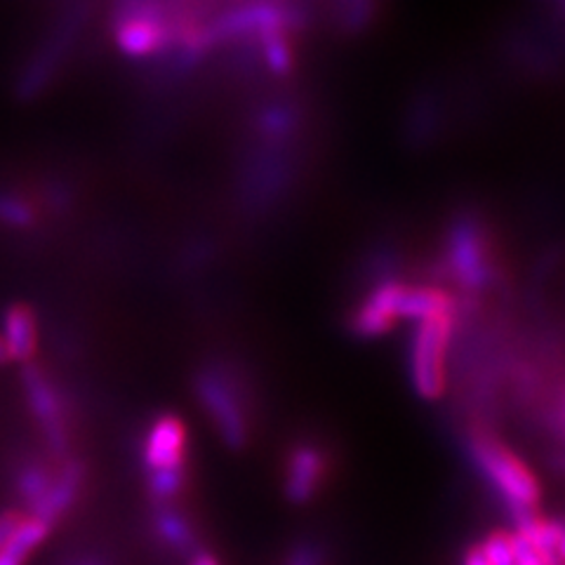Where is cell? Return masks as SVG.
Wrapping results in <instances>:
<instances>
[{"instance_id": "1", "label": "cell", "mask_w": 565, "mask_h": 565, "mask_svg": "<svg viewBox=\"0 0 565 565\" xmlns=\"http://www.w3.org/2000/svg\"><path fill=\"white\" fill-rule=\"evenodd\" d=\"M471 455L490 486L504 498L516 530L533 521L540 504V483L535 473L514 452L492 438H476L471 444Z\"/></svg>"}, {"instance_id": "2", "label": "cell", "mask_w": 565, "mask_h": 565, "mask_svg": "<svg viewBox=\"0 0 565 565\" xmlns=\"http://www.w3.org/2000/svg\"><path fill=\"white\" fill-rule=\"evenodd\" d=\"M452 334V313L419 321L413 334V384L424 398H438L446 388V353Z\"/></svg>"}, {"instance_id": "3", "label": "cell", "mask_w": 565, "mask_h": 565, "mask_svg": "<svg viewBox=\"0 0 565 565\" xmlns=\"http://www.w3.org/2000/svg\"><path fill=\"white\" fill-rule=\"evenodd\" d=\"M196 394L226 446L241 448L247 438V422L236 382L222 367H207L196 380Z\"/></svg>"}, {"instance_id": "4", "label": "cell", "mask_w": 565, "mask_h": 565, "mask_svg": "<svg viewBox=\"0 0 565 565\" xmlns=\"http://www.w3.org/2000/svg\"><path fill=\"white\" fill-rule=\"evenodd\" d=\"M172 39V26L163 6H120L116 17V43L132 57H147Z\"/></svg>"}, {"instance_id": "5", "label": "cell", "mask_w": 565, "mask_h": 565, "mask_svg": "<svg viewBox=\"0 0 565 565\" xmlns=\"http://www.w3.org/2000/svg\"><path fill=\"white\" fill-rule=\"evenodd\" d=\"M448 259L455 278L469 290L486 288L490 280V262L486 250V238L481 226L462 220L452 226L450 245H448Z\"/></svg>"}, {"instance_id": "6", "label": "cell", "mask_w": 565, "mask_h": 565, "mask_svg": "<svg viewBox=\"0 0 565 565\" xmlns=\"http://www.w3.org/2000/svg\"><path fill=\"white\" fill-rule=\"evenodd\" d=\"M24 392L31 405V413L41 422L50 448L55 452L66 450V429H64V413L57 388L45 377L39 365L24 367Z\"/></svg>"}, {"instance_id": "7", "label": "cell", "mask_w": 565, "mask_h": 565, "mask_svg": "<svg viewBox=\"0 0 565 565\" xmlns=\"http://www.w3.org/2000/svg\"><path fill=\"white\" fill-rule=\"evenodd\" d=\"M145 465L149 473L186 469V429L180 417L166 415L153 422L145 440Z\"/></svg>"}, {"instance_id": "8", "label": "cell", "mask_w": 565, "mask_h": 565, "mask_svg": "<svg viewBox=\"0 0 565 565\" xmlns=\"http://www.w3.org/2000/svg\"><path fill=\"white\" fill-rule=\"evenodd\" d=\"M323 452L313 446H299L288 459L286 498L292 504H307L321 488L323 481Z\"/></svg>"}, {"instance_id": "9", "label": "cell", "mask_w": 565, "mask_h": 565, "mask_svg": "<svg viewBox=\"0 0 565 565\" xmlns=\"http://www.w3.org/2000/svg\"><path fill=\"white\" fill-rule=\"evenodd\" d=\"M83 486V467L78 462H68L57 479H52L47 492L31 507V519H39L45 525L60 521L66 511L74 507L78 490Z\"/></svg>"}, {"instance_id": "10", "label": "cell", "mask_w": 565, "mask_h": 565, "mask_svg": "<svg viewBox=\"0 0 565 565\" xmlns=\"http://www.w3.org/2000/svg\"><path fill=\"white\" fill-rule=\"evenodd\" d=\"M401 290H403V282H396V280L380 282V286L367 295L356 318H353L356 330L365 334V338H375V334H382L392 328L398 318L396 307H398Z\"/></svg>"}, {"instance_id": "11", "label": "cell", "mask_w": 565, "mask_h": 565, "mask_svg": "<svg viewBox=\"0 0 565 565\" xmlns=\"http://www.w3.org/2000/svg\"><path fill=\"white\" fill-rule=\"evenodd\" d=\"M153 530L161 542L180 556H193L199 550V537L189 516L172 504H158L153 511Z\"/></svg>"}, {"instance_id": "12", "label": "cell", "mask_w": 565, "mask_h": 565, "mask_svg": "<svg viewBox=\"0 0 565 565\" xmlns=\"http://www.w3.org/2000/svg\"><path fill=\"white\" fill-rule=\"evenodd\" d=\"M516 535L527 544V550L537 556L542 565H563L565 535L558 521L535 516L527 525L519 527Z\"/></svg>"}, {"instance_id": "13", "label": "cell", "mask_w": 565, "mask_h": 565, "mask_svg": "<svg viewBox=\"0 0 565 565\" xmlns=\"http://www.w3.org/2000/svg\"><path fill=\"white\" fill-rule=\"evenodd\" d=\"M3 347L8 361H29L35 351V318L24 305L8 309L3 321Z\"/></svg>"}, {"instance_id": "14", "label": "cell", "mask_w": 565, "mask_h": 565, "mask_svg": "<svg viewBox=\"0 0 565 565\" xmlns=\"http://www.w3.org/2000/svg\"><path fill=\"white\" fill-rule=\"evenodd\" d=\"M452 313V299L448 292L438 288H405L401 290L396 316L398 318H413V321H427L434 316Z\"/></svg>"}, {"instance_id": "15", "label": "cell", "mask_w": 565, "mask_h": 565, "mask_svg": "<svg viewBox=\"0 0 565 565\" xmlns=\"http://www.w3.org/2000/svg\"><path fill=\"white\" fill-rule=\"evenodd\" d=\"M50 533V525L39 519H22L20 525L12 530L10 540L0 552V565H24L29 554L39 546Z\"/></svg>"}, {"instance_id": "16", "label": "cell", "mask_w": 565, "mask_h": 565, "mask_svg": "<svg viewBox=\"0 0 565 565\" xmlns=\"http://www.w3.org/2000/svg\"><path fill=\"white\" fill-rule=\"evenodd\" d=\"M50 483H52V476L41 465H26L20 469V473H17V492H20V498L29 507H33L43 498Z\"/></svg>"}, {"instance_id": "17", "label": "cell", "mask_w": 565, "mask_h": 565, "mask_svg": "<svg viewBox=\"0 0 565 565\" xmlns=\"http://www.w3.org/2000/svg\"><path fill=\"white\" fill-rule=\"evenodd\" d=\"M481 554L486 556L488 565H514L516 563V535L498 530L490 533L483 544H479Z\"/></svg>"}, {"instance_id": "18", "label": "cell", "mask_w": 565, "mask_h": 565, "mask_svg": "<svg viewBox=\"0 0 565 565\" xmlns=\"http://www.w3.org/2000/svg\"><path fill=\"white\" fill-rule=\"evenodd\" d=\"M262 47H264V60L267 64L276 71V74H282V71L290 68L292 62V52L290 45L286 41V33H271V35H264Z\"/></svg>"}, {"instance_id": "19", "label": "cell", "mask_w": 565, "mask_h": 565, "mask_svg": "<svg viewBox=\"0 0 565 565\" xmlns=\"http://www.w3.org/2000/svg\"><path fill=\"white\" fill-rule=\"evenodd\" d=\"M33 210L22 199L0 193V222L10 226H29L33 224Z\"/></svg>"}, {"instance_id": "20", "label": "cell", "mask_w": 565, "mask_h": 565, "mask_svg": "<svg viewBox=\"0 0 565 565\" xmlns=\"http://www.w3.org/2000/svg\"><path fill=\"white\" fill-rule=\"evenodd\" d=\"M282 565H323V550L313 542L297 544Z\"/></svg>"}, {"instance_id": "21", "label": "cell", "mask_w": 565, "mask_h": 565, "mask_svg": "<svg viewBox=\"0 0 565 565\" xmlns=\"http://www.w3.org/2000/svg\"><path fill=\"white\" fill-rule=\"evenodd\" d=\"M20 521H22L20 511H6V514H0V552H3L6 542L10 540L12 530L20 525Z\"/></svg>"}, {"instance_id": "22", "label": "cell", "mask_w": 565, "mask_h": 565, "mask_svg": "<svg viewBox=\"0 0 565 565\" xmlns=\"http://www.w3.org/2000/svg\"><path fill=\"white\" fill-rule=\"evenodd\" d=\"M516 535V533H514ZM514 565H542L537 556L527 550V544L516 535V563Z\"/></svg>"}, {"instance_id": "23", "label": "cell", "mask_w": 565, "mask_h": 565, "mask_svg": "<svg viewBox=\"0 0 565 565\" xmlns=\"http://www.w3.org/2000/svg\"><path fill=\"white\" fill-rule=\"evenodd\" d=\"M462 565H488L486 556H483V554H481V550H479V544L471 546V550L465 554Z\"/></svg>"}, {"instance_id": "24", "label": "cell", "mask_w": 565, "mask_h": 565, "mask_svg": "<svg viewBox=\"0 0 565 565\" xmlns=\"http://www.w3.org/2000/svg\"><path fill=\"white\" fill-rule=\"evenodd\" d=\"M68 565H109L106 563L102 556H97V554H81V556H76L74 561H71Z\"/></svg>"}, {"instance_id": "25", "label": "cell", "mask_w": 565, "mask_h": 565, "mask_svg": "<svg viewBox=\"0 0 565 565\" xmlns=\"http://www.w3.org/2000/svg\"><path fill=\"white\" fill-rule=\"evenodd\" d=\"M189 565H222V563L217 561V556H212L207 552H196V554L191 556Z\"/></svg>"}, {"instance_id": "26", "label": "cell", "mask_w": 565, "mask_h": 565, "mask_svg": "<svg viewBox=\"0 0 565 565\" xmlns=\"http://www.w3.org/2000/svg\"><path fill=\"white\" fill-rule=\"evenodd\" d=\"M6 361H8V353H6L3 342H0V363H6Z\"/></svg>"}]
</instances>
